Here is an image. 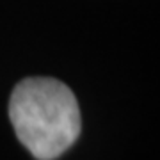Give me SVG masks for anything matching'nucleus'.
Here are the masks:
<instances>
[{
  "label": "nucleus",
  "mask_w": 160,
  "mask_h": 160,
  "mask_svg": "<svg viewBox=\"0 0 160 160\" xmlns=\"http://www.w3.org/2000/svg\"><path fill=\"white\" fill-rule=\"evenodd\" d=\"M9 119L20 142L38 160L61 157L82 130L73 91L48 77L25 78L12 89Z\"/></svg>",
  "instance_id": "f257e3e1"
}]
</instances>
